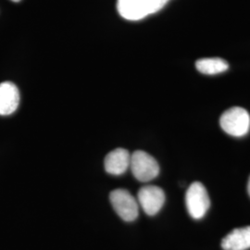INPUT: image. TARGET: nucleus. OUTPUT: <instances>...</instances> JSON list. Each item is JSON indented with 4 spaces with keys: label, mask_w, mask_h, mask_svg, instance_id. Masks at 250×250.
<instances>
[{
    "label": "nucleus",
    "mask_w": 250,
    "mask_h": 250,
    "mask_svg": "<svg viewBox=\"0 0 250 250\" xmlns=\"http://www.w3.org/2000/svg\"><path fill=\"white\" fill-rule=\"evenodd\" d=\"M169 0H118L119 14L128 21H139L160 11Z\"/></svg>",
    "instance_id": "obj_1"
},
{
    "label": "nucleus",
    "mask_w": 250,
    "mask_h": 250,
    "mask_svg": "<svg viewBox=\"0 0 250 250\" xmlns=\"http://www.w3.org/2000/svg\"><path fill=\"white\" fill-rule=\"evenodd\" d=\"M248 192H249V195L250 197V179H249V183H248Z\"/></svg>",
    "instance_id": "obj_11"
},
{
    "label": "nucleus",
    "mask_w": 250,
    "mask_h": 250,
    "mask_svg": "<svg viewBox=\"0 0 250 250\" xmlns=\"http://www.w3.org/2000/svg\"><path fill=\"white\" fill-rule=\"evenodd\" d=\"M186 205L189 215L195 219H202L208 212L210 199L205 187L199 183L195 182L188 188L186 194Z\"/></svg>",
    "instance_id": "obj_4"
},
{
    "label": "nucleus",
    "mask_w": 250,
    "mask_h": 250,
    "mask_svg": "<svg viewBox=\"0 0 250 250\" xmlns=\"http://www.w3.org/2000/svg\"><path fill=\"white\" fill-rule=\"evenodd\" d=\"M12 1H14V2H19V1H21V0H12Z\"/></svg>",
    "instance_id": "obj_12"
},
{
    "label": "nucleus",
    "mask_w": 250,
    "mask_h": 250,
    "mask_svg": "<svg viewBox=\"0 0 250 250\" xmlns=\"http://www.w3.org/2000/svg\"><path fill=\"white\" fill-rule=\"evenodd\" d=\"M137 202L149 216L157 214L165 203V194L157 186H146L138 191Z\"/></svg>",
    "instance_id": "obj_6"
},
{
    "label": "nucleus",
    "mask_w": 250,
    "mask_h": 250,
    "mask_svg": "<svg viewBox=\"0 0 250 250\" xmlns=\"http://www.w3.org/2000/svg\"><path fill=\"white\" fill-rule=\"evenodd\" d=\"M224 250H248L250 249V226L232 230L222 241Z\"/></svg>",
    "instance_id": "obj_9"
},
{
    "label": "nucleus",
    "mask_w": 250,
    "mask_h": 250,
    "mask_svg": "<svg viewBox=\"0 0 250 250\" xmlns=\"http://www.w3.org/2000/svg\"><path fill=\"white\" fill-rule=\"evenodd\" d=\"M197 70L207 75H215L226 72L229 69V64L220 58H206L198 60L196 62Z\"/></svg>",
    "instance_id": "obj_10"
},
{
    "label": "nucleus",
    "mask_w": 250,
    "mask_h": 250,
    "mask_svg": "<svg viewBox=\"0 0 250 250\" xmlns=\"http://www.w3.org/2000/svg\"><path fill=\"white\" fill-rule=\"evenodd\" d=\"M110 203L117 214L125 222H134L138 217L139 204L134 196L125 189H116L109 195Z\"/></svg>",
    "instance_id": "obj_5"
},
{
    "label": "nucleus",
    "mask_w": 250,
    "mask_h": 250,
    "mask_svg": "<svg viewBox=\"0 0 250 250\" xmlns=\"http://www.w3.org/2000/svg\"><path fill=\"white\" fill-rule=\"evenodd\" d=\"M220 125L226 134L243 137L250 132V113L243 107H231L224 111L220 118Z\"/></svg>",
    "instance_id": "obj_2"
},
{
    "label": "nucleus",
    "mask_w": 250,
    "mask_h": 250,
    "mask_svg": "<svg viewBox=\"0 0 250 250\" xmlns=\"http://www.w3.org/2000/svg\"><path fill=\"white\" fill-rule=\"evenodd\" d=\"M131 155L125 148H116L109 152L105 158L104 167L108 174L122 175L130 168Z\"/></svg>",
    "instance_id": "obj_8"
},
{
    "label": "nucleus",
    "mask_w": 250,
    "mask_h": 250,
    "mask_svg": "<svg viewBox=\"0 0 250 250\" xmlns=\"http://www.w3.org/2000/svg\"><path fill=\"white\" fill-rule=\"evenodd\" d=\"M20 104V92L10 82L0 83V115L8 116L15 112Z\"/></svg>",
    "instance_id": "obj_7"
},
{
    "label": "nucleus",
    "mask_w": 250,
    "mask_h": 250,
    "mask_svg": "<svg viewBox=\"0 0 250 250\" xmlns=\"http://www.w3.org/2000/svg\"><path fill=\"white\" fill-rule=\"evenodd\" d=\"M130 169L134 178L146 183L156 178L160 173V165L151 155L142 150L134 151L131 155Z\"/></svg>",
    "instance_id": "obj_3"
}]
</instances>
